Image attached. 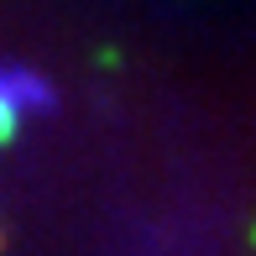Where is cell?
<instances>
[{"label": "cell", "mask_w": 256, "mask_h": 256, "mask_svg": "<svg viewBox=\"0 0 256 256\" xmlns=\"http://www.w3.org/2000/svg\"><path fill=\"white\" fill-rule=\"evenodd\" d=\"M0 94L16 104L21 115L26 110H52L58 104V89L37 74V68H26V63H0Z\"/></svg>", "instance_id": "6da1fadb"}, {"label": "cell", "mask_w": 256, "mask_h": 256, "mask_svg": "<svg viewBox=\"0 0 256 256\" xmlns=\"http://www.w3.org/2000/svg\"><path fill=\"white\" fill-rule=\"evenodd\" d=\"M16 131H21V110H16L6 94H0V146H10V142H16Z\"/></svg>", "instance_id": "7a4b0ae2"}]
</instances>
